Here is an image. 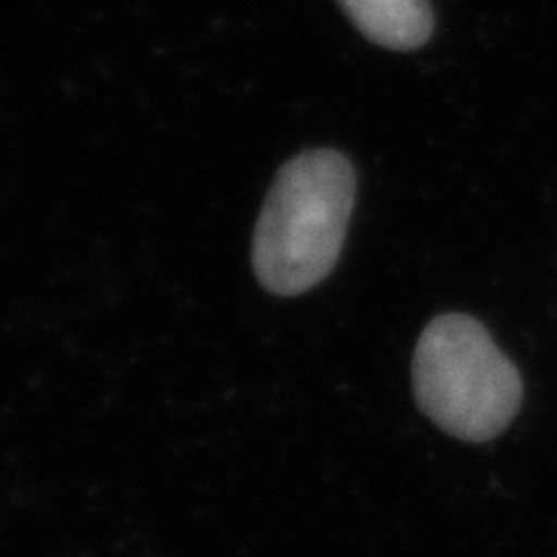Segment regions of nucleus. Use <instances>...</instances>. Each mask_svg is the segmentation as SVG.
Wrapping results in <instances>:
<instances>
[{
    "mask_svg": "<svg viewBox=\"0 0 557 557\" xmlns=\"http://www.w3.org/2000/svg\"><path fill=\"white\" fill-rule=\"evenodd\" d=\"M354 194L357 178L341 152H302L278 171L253 235V269L263 287L292 297L331 274L344 248Z\"/></svg>",
    "mask_w": 557,
    "mask_h": 557,
    "instance_id": "1",
    "label": "nucleus"
},
{
    "mask_svg": "<svg viewBox=\"0 0 557 557\" xmlns=\"http://www.w3.org/2000/svg\"><path fill=\"white\" fill-rule=\"evenodd\" d=\"M416 400L431 421L462 442H487L521 406V377L475 318L431 320L413 357Z\"/></svg>",
    "mask_w": 557,
    "mask_h": 557,
    "instance_id": "2",
    "label": "nucleus"
},
{
    "mask_svg": "<svg viewBox=\"0 0 557 557\" xmlns=\"http://www.w3.org/2000/svg\"><path fill=\"white\" fill-rule=\"evenodd\" d=\"M338 3L367 39L387 50H418L434 32V11L429 0H338Z\"/></svg>",
    "mask_w": 557,
    "mask_h": 557,
    "instance_id": "3",
    "label": "nucleus"
}]
</instances>
